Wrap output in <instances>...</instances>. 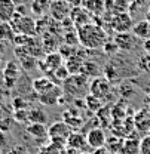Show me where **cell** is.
Here are the masks:
<instances>
[{
    "label": "cell",
    "instance_id": "cell-1",
    "mask_svg": "<svg viewBox=\"0 0 150 154\" xmlns=\"http://www.w3.org/2000/svg\"><path fill=\"white\" fill-rule=\"evenodd\" d=\"M79 42L88 49H100L107 43V34L103 28L94 24H86L79 28Z\"/></svg>",
    "mask_w": 150,
    "mask_h": 154
},
{
    "label": "cell",
    "instance_id": "cell-2",
    "mask_svg": "<svg viewBox=\"0 0 150 154\" xmlns=\"http://www.w3.org/2000/svg\"><path fill=\"white\" fill-rule=\"evenodd\" d=\"M62 91L72 96H83L88 95L89 85H88V77L82 73L70 74L67 80L62 82Z\"/></svg>",
    "mask_w": 150,
    "mask_h": 154
},
{
    "label": "cell",
    "instance_id": "cell-3",
    "mask_svg": "<svg viewBox=\"0 0 150 154\" xmlns=\"http://www.w3.org/2000/svg\"><path fill=\"white\" fill-rule=\"evenodd\" d=\"M72 128L62 120V122H55L48 128V138L49 142H54L56 145L67 147V139L72 135Z\"/></svg>",
    "mask_w": 150,
    "mask_h": 154
},
{
    "label": "cell",
    "instance_id": "cell-4",
    "mask_svg": "<svg viewBox=\"0 0 150 154\" xmlns=\"http://www.w3.org/2000/svg\"><path fill=\"white\" fill-rule=\"evenodd\" d=\"M11 25L14 27L17 34L33 36L36 33V21L28 15H21V14L17 12L14 19L11 21Z\"/></svg>",
    "mask_w": 150,
    "mask_h": 154
},
{
    "label": "cell",
    "instance_id": "cell-5",
    "mask_svg": "<svg viewBox=\"0 0 150 154\" xmlns=\"http://www.w3.org/2000/svg\"><path fill=\"white\" fill-rule=\"evenodd\" d=\"M110 25H112V28L116 33H128L134 27V21H132L129 14L120 12V14H116L112 18Z\"/></svg>",
    "mask_w": 150,
    "mask_h": 154
},
{
    "label": "cell",
    "instance_id": "cell-6",
    "mask_svg": "<svg viewBox=\"0 0 150 154\" xmlns=\"http://www.w3.org/2000/svg\"><path fill=\"white\" fill-rule=\"evenodd\" d=\"M86 142H88V147H91L92 150L100 148V147H104L107 144L106 132L101 128H94V129L88 131V134H86Z\"/></svg>",
    "mask_w": 150,
    "mask_h": 154
},
{
    "label": "cell",
    "instance_id": "cell-7",
    "mask_svg": "<svg viewBox=\"0 0 150 154\" xmlns=\"http://www.w3.org/2000/svg\"><path fill=\"white\" fill-rule=\"evenodd\" d=\"M19 71H21L19 70V65L15 61L6 62V65L3 68V80H5V85L8 88H12L17 83V80H18V77H19Z\"/></svg>",
    "mask_w": 150,
    "mask_h": 154
},
{
    "label": "cell",
    "instance_id": "cell-8",
    "mask_svg": "<svg viewBox=\"0 0 150 154\" xmlns=\"http://www.w3.org/2000/svg\"><path fill=\"white\" fill-rule=\"evenodd\" d=\"M109 92H110V83L107 79L97 77L89 85V94H92L97 98H104L106 95H109Z\"/></svg>",
    "mask_w": 150,
    "mask_h": 154
},
{
    "label": "cell",
    "instance_id": "cell-9",
    "mask_svg": "<svg viewBox=\"0 0 150 154\" xmlns=\"http://www.w3.org/2000/svg\"><path fill=\"white\" fill-rule=\"evenodd\" d=\"M51 15L58 21H62L70 15V6L65 0H54L51 2V8H49Z\"/></svg>",
    "mask_w": 150,
    "mask_h": 154
},
{
    "label": "cell",
    "instance_id": "cell-10",
    "mask_svg": "<svg viewBox=\"0 0 150 154\" xmlns=\"http://www.w3.org/2000/svg\"><path fill=\"white\" fill-rule=\"evenodd\" d=\"M17 14V5L12 0H0V22H11Z\"/></svg>",
    "mask_w": 150,
    "mask_h": 154
},
{
    "label": "cell",
    "instance_id": "cell-11",
    "mask_svg": "<svg viewBox=\"0 0 150 154\" xmlns=\"http://www.w3.org/2000/svg\"><path fill=\"white\" fill-rule=\"evenodd\" d=\"M67 147L73 148L76 151H86L88 142H86V135L80 134V132H72V135L67 139Z\"/></svg>",
    "mask_w": 150,
    "mask_h": 154
},
{
    "label": "cell",
    "instance_id": "cell-12",
    "mask_svg": "<svg viewBox=\"0 0 150 154\" xmlns=\"http://www.w3.org/2000/svg\"><path fill=\"white\" fill-rule=\"evenodd\" d=\"M40 65H42L43 70H46V73H54L56 68H59L62 65V55L58 54V52L49 54Z\"/></svg>",
    "mask_w": 150,
    "mask_h": 154
},
{
    "label": "cell",
    "instance_id": "cell-13",
    "mask_svg": "<svg viewBox=\"0 0 150 154\" xmlns=\"http://www.w3.org/2000/svg\"><path fill=\"white\" fill-rule=\"evenodd\" d=\"M25 131L36 141H43V139L49 141V138H48V128L45 125H42V123H30Z\"/></svg>",
    "mask_w": 150,
    "mask_h": 154
},
{
    "label": "cell",
    "instance_id": "cell-14",
    "mask_svg": "<svg viewBox=\"0 0 150 154\" xmlns=\"http://www.w3.org/2000/svg\"><path fill=\"white\" fill-rule=\"evenodd\" d=\"M56 85L48 77H39L36 80H33V89L37 95H43L49 91H52Z\"/></svg>",
    "mask_w": 150,
    "mask_h": 154
},
{
    "label": "cell",
    "instance_id": "cell-15",
    "mask_svg": "<svg viewBox=\"0 0 150 154\" xmlns=\"http://www.w3.org/2000/svg\"><path fill=\"white\" fill-rule=\"evenodd\" d=\"M119 154H140V139H137L134 136L122 139Z\"/></svg>",
    "mask_w": 150,
    "mask_h": 154
},
{
    "label": "cell",
    "instance_id": "cell-16",
    "mask_svg": "<svg viewBox=\"0 0 150 154\" xmlns=\"http://www.w3.org/2000/svg\"><path fill=\"white\" fill-rule=\"evenodd\" d=\"M114 45L117 49L131 51L134 48V36H131L129 33H117L114 37Z\"/></svg>",
    "mask_w": 150,
    "mask_h": 154
},
{
    "label": "cell",
    "instance_id": "cell-17",
    "mask_svg": "<svg viewBox=\"0 0 150 154\" xmlns=\"http://www.w3.org/2000/svg\"><path fill=\"white\" fill-rule=\"evenodd\" d=\"M61 95H62V91L58 86H55L52 91H49L43 95H39V101L43 105H55V104L59 102V96Z\"/></svg>",
    "mask_w": 150,
    "mask_h": 154
},
{
    "label": "cell",
    "instance_id": "cell-18",
    "mask_svg": "<svg viewBox=\"0 0 150 154\" xmlns=\"http://www.w3.org/2000/svg\"><path fill=\"white\" fill-rule=\"evenodd\" d=\"M132 33L138 38H144V40L150 38V22L147 19H144V21H140V22L134 24Z\"/></svg>",
    "mask_w": 150,
    "mask_h": 154
},
{
    "label": "cell",
    "instance_id": "cell-19",
    "mask_svg": "<svg viewBox=\"0 0 150 154\" xmlns=\"http://www.w3.org/2000/svg\"><path fill=\"white\" fill-rule=\"evenodd\" d=\"M17 36L11 22H0V42H14Z\"/></svg>",
    "mask_w": 150,
    "mask_h": 154
},
{
    "label": "cell",
    "instance_id": "cell-20",
    "mask_svg": "<svg viewBox=\"0 0 150 154\" xmlns=\"http://www.w3.org/2000/svg\"><path fill=\"white\" fill-rule=\"evenodd\" d=\"M51 8V2L49 0H33L30 5V9L34 15H45Z\"/></svg>",
    "mask_w": 150,
    "mask_h": 154
},
{
    "label": "cell",
    "instance_id": "cell-21",
    "mask_svg": "<svg viewBox=\"0 0 150 154\" xmlns=\"http://www.w3.org/2000/svg\"><path fill=\"white\" fill-rule=\"evenodd\" d=\"M48 120V114L42 108H31L28 110V122L30 123H42L45 125Z\"/></svg>",
    "mask_w": 150,
    "mask_h": 154
},
{
    "label": "cell",
    "instance_id": "cell-22",
    "mask_svg": "<svg viewBox=\"0 0 150 154\" xmlns=\"http://www.w3.org/2000/svg\"><path fill=\"white\" fill-rule=\"evenodd\" d=\"M64 151H65V147H61V145H56L54 142H49V144L43 145L37 151V154H64Z\"/></svg>",
    "mask_w": 150,
    "mask_h": 154
},
{
    "label": "cell",
    "instance_id": "cell-23",
    "mask_svg": "<svg viewBox=\"0 0 150 154\" xmlns=\"http://www.w3.org/2000/svg\"><path fill=\"white\" fill-rule=\"evenodd\" d=\"M19 64H21V67L24 70H33L36 67V64H37V59L30 54H25V55H22L19 58Z\"/></svg>",
    "mask_w": 150,
    "mask_h": 154
},
{
    "label": "cell",
    "instance_id": "cell-24",
    "mask_svg": "<svg viewBox=\"0 0 150 154\" xmlns=\"http://www.w3.org/2000/svg\"><path fill=\"white\" fill-rule=\"evenodd\" d=\"M52 74H54V77H55L56 82H61V83H62L64 80H67V79H69V76H70V71H69V68H67V67L62 64L59 68H56Z\"/></svg>",
    "mask_w": 150,
    "mask_h": 154
},
{
    "label": "cell",
    "instance_id": "cell-25",
    "mask_svg": "<svg viewBox=\"0 0 150 154\" xmlns=\"http://www.w3.org/2000/svg\"><path fill=\"white\" fill-rule=\"evenodd\" d=\"M140 154H150V134L140 139Z\"/></svg>",
    "mask_w": 150,
    "mask_h": 154
},
{
    "label": "cell",
    "instance_id": "cell-26",
    "mask_svg": "<svg viewBox=\"0 0 150 154\" xmlns=\"http://www.w3.org/2000/svg\"><path fill=\"white\" fill-rule=\"evenodd\" d=\"M14 117H15V120L19 122V123H22V122H28V110H15V113H14Z\"/></svg>",
    "mask_w": 150,
    "mask_h": 154
},
{
    "label": "cell",
    "instance_id": "cell-27",
    "mask_svg": "<svg viewBox=\"0 0 150 154\" xmlns=\"http://www.w3.org/2000/svg\"><path fill=\"white\" fill-rule=\"evenodd\" d=\"M6 145H8V135H6L5 131L0 129V151H2Z\"/></svg>",
    "mask_w": 150,
    "mask_h": 154
},
{
    "label": "cell",
    "instance_id": "cell-28",
    "mask_svg": "<svg viewBox=\"0 0 150 154\" xmlns=\"http://www.w3.org/2000/svg\"><path fill=\"white\" fill-rule=\"evenodd\" d=\"M92 154H113L106 145L104 147H100V148H95L94 151H92Z\"/></svg>",
    "mask_w": 150,
    "mask_h": 154
},
{
    "label": "cell",
    "instance_id": "cell-29",
    "mask_svg": "<svg viewBox=\"0 0 150 154\" xmlns=\"http://www.w3.org/2000/svg\"><path fill=\"white\" fill-rule=\"evenodd\" d=\"M6 54V42H0V55L5 57Z\"/></svg>",
    "mask_w": 150,
    "mask_h": 154
},
{
    "label": "cell",
    "instance_id": "cell-30",
    "mask_svg": "<svg viewBox=\"0 0 150 154\" xmlns=\"http://www.w3.org/2000/svg\"><path fill=\"white\" fill-rule=\"evenodd\" d=\"M144 51H146V52L150 55V38L144 40Z\"/></svg>",
    "mask_w": 150,
    "mask_h": 154
},
{
    "label": "cell",
    "instance_id": "cell-31",
    "mask_svg": "<svg viewBox=\"0 0 150 154\" xmlns=\"http://www.w3.org/2000/svg\"><path fill=\"white\" fill-rule=\"evenodd\" d=\"M12 2H14V3L17 5V6H22V5H25V3H27L28 0H12Z\"/></svg>",
    "mask_w": 150,
    "mask_h": 154
},
{
    "label": "cell",
    "instance_id": "cell-32",
    "mask_svg": "<svg viewBox=\"0 0 150 154\" xmlns=\"http://www.w3.org/2000/svg\"><path fill=\"white\" fill-rule=\"evenodd\" d=\"M146 19H147V21L150 22V8L147 9V12H146Z\"/></svg>",
    "mask_w": 150,
    "mask_h": 154
},
{
    "label": "cell",
    "instance_id": "cell-33",
    "mask_svg": "<svg viewBox=\"0 0 150 154\" xmlns=\"http://www.w3.org/2000/svg\"><path fill=\"white\" fill-rule=\"evenodd\" d=\"M79 154H92V151H88V150H86V151H80Z\"/></svg>",
    "mask_w": 150,
    "mask_h": 154
},
{
    "label": "cell",
    "instance_id": "cell-34",
    "mask_svg": "<svg viewBox=\"0 0 150 154\" xmlns=\"http://www.w3.org/2000/svg\"><path fill=\"white\" fill-rule=\"evenodd\" d=\"M2 58H3V57H2V55H0V61H2Z\"/></svg>",
    "mask_w": 150,
    "mask_h": 154
},
{
    "label": "cell",
    "instance_id": "cell-35",
    "mask_svg": "<svg viewBox=\"0 0 150 154\" xmlns=\"http://www.w3.org/2000/svg\"><path fill=\"white\" fill-rule=\"evenodd\" d=\"M0 154H2V151H0Z\"/></svg>",
    "mask_w": 150,
    "mask_h": 154
}]
</instances>
